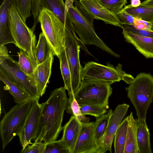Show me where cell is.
I'll use <instances>...</instances> for the list:
<instances>
[{
	"label": "cell",
	"instance_id": "6da1fadb",
	"mask_svg": "<svg viewBox=\"0 0 153 153\" xmlns=\"http://www.w3.org/2000/svg\"><path fill=\"white\" fill-rule=\"evenodd\" d=\"M66 90L65 86L55 89L47 100L41 104L38 123L33 139L34 142L47 143L56 141L63 130L62 123L68 103Z\"/></svg>",
	"mask_w": 153,
	"mask_h": 153
},
{
	"label": "cell",
	"instance_id": "7a4b0ae2",
	"mask_svg": "<svg viewBox=\"0 0 153 153\" xmlns=\"http://www.w3.org/2000/svg\"><path fill=\"white\" fill-rule=\"evenodd\" d=\"M74 6L68 10V14L75 31L85 44L94 45L112 56L119 57L96 33L93 27L94 17L82 8L79 1L74 0Z\"/></svg>",
	"mask_w": 153,
	"mask_h": 153
},
{
	"label": "cell",
	"instance_id": "3957f363",
	"mask_svg": "<svg viewBox=\"0 0 153 153\" xmlns=\"http://www.w3.org/2000/svg\"><path fill=\"white\" fill-rule=\"evenodd\" d=\"M126 89L135 109L137 119L146 121L147 111L153 100V76L150 73H140Z\"/></svg>",
	"mask_w": 153,
	"mask_h": 153
},
{
	"label": "cell",
	"instance_id": "277c9868",
	"mask_svg": "<svg viewBox=\"0 0 153 153\" xmlns=\"http://www.w3.org/2000/svg\"><path fill=\"white\" fill-rule=\"evenodd\" d=\"M9 22L16 46L27 53L34 69L38 65L35 54L36 39L34 29L29 28L19 13L15 0H12L9 9Z\"/></svg>",
	"mask_w": 153,
	"mask_h": 153
},
{
	"label": "cell",
	"instance_id": "5b68a950",
	"mask_svg": "<svg viewBox=\"0 0 153 153\" xmlns=\"http://www.w3.org/2000/svg\"><path fill=\"white\" fill-rule=\"evenodd\" d=\"M38 21L53 55L58 58L65 49L64 25L53 13L46 8L40 10Z\"/></svg>",
	"mask_w": 153,
	"mask_h": 153
},
{
	"label": "cell",
	"instance_id": "8992f818",
	"mask_svg": "<svg viewBox=\"0 0 153 153\" xmlns=\"http://www.w3.org/2000/svg\"><path fill=\"white\" fill-rule=\"evenodd\" d=\"M32 100L17 104L4 116L0 123L2 151L23 128L31 109Z\"/></svg>",
	"mask_w": 153,
	"mask_h": 153
},
{
	"label": "cell",
	"instance_id": "52a82bcc",
	"mask_svg": "<svg viewBox=\"0 0 153 153\" xmlns=\"http://www.w3.org/2000/svg\"><path fill=\"white\" fill-rule=\"evenodd\" d=\"M0 67L12 81L29 96L32 100H39L40 97L32 76H28L22 71L17 62L9 55L4 45L0 46Z\"/></svg>",
	"mask_w": 153,
	"mask_h": 153
},
{
	"label": "cell",
	"instance_id": "ba28073f",
	"mask_svg": "<svg viewBox=\"0 0 153 153\" xmlns=\"http://www.w3.org/2000/svg\"><path fill=\"white\" fill-rule=\"evenodd\" d=\"M111 84L101 81H82L74 96L80 106L94 105L108 108V99L112 92Z\"/></svg>",
	"mask_w": 153,
	"mask_h": 153
},
{
	"label": "cell",
	"instance_id": "9c48e42d",
	"mask_svg": "<svg viewBox=\"0 0 153 153\" xmlns=\"http://www.w3.org/2000/svg\"><path fill=\"white\" fill-rule=\"evenodd\" d=\"M130 75L122 70V65L120 64L114 67L110 64L105 65L90 62L82 68L81 78L82 81H98L112 84L122 80L125 82Z\"/></svg>",
	"mask_w": 153,
	"mask_h": 153
},
{
	"label": "cell",
	"instance_id": "30bf717a",
	"mask_svg": "<svg viewBox=\"0 0 153 153\" xmlns=\"http://www.w3.org/2000/svg\"><path fill=\"white\" fill-rule=\"evenodd\" d=\"M80 46L75 38L65 28V49L71 74V86L73 94L77 91L82 83L79 54Z\"/></svg>",
	"mask_w": 153,
	"mask_h": 153
},
{
	"label": "cell",
	"instance_id": "8fae6325",
	"mask_svg": "<svg viewBox=\"0 0 153 153\" xmlns=\"http://www.w3.org/2000/svg\"><path fill=\"white\" fill-rule=\"evenodd\" d=\"M39 100L32 101L31 109L24 125L18 134L20 143L24 149L28 144H32L33 139L36 132L40 116L41 104Z\"/></svg>",
	"mask_w": 153,
	"mask_h": 153
},
{
	"label": "cell",
	"instance_id": "7c38bea8",
	"mask_svg": "<svg viewBox=\"0 0 153 153\" xmlns=\"http://www.w3.org/2000/svg\"><path fill=\"white\" fill-rule=\"evenodd\" d=\"M79 1L82 7L95 19L121 27V22L117 15L108 10L98 0H79Z\"/></svg>",
	"mask_w": 153,
	"mask_h": 153
},
{
	"label": "cell",
	"instance_id": "4fadbf2b",
	"mask_svg": "<svg viewBox=\"0 0 153 153\" xmlns=\"http://www.w3.org/2000/svg\"><path fill=\"white\" fill-rule=\"evenodd\" d=\"M129 107L128 105L124 103L119 104L116 108L106 129L102 146V153H105L107 151L111 152L112 145L115 134Z\"/></svg>",
	"mask_w": 153,
	"mask_h": 153
},
{
	"label": "cell",
	"instance_id": "5bb4252c",
	"mask_svg": "<svg viewBox=\"0 0 153 153\" xmlns=\"http://www.w3.org/2000/svg\"><path fill=\"white\" fill-rule=\"evenodd\" d=\"M47 8L53 13L64 25L65 28L77 40L72 23L68 14L64 0H40V10Z\"/></svg>",
	"mask_w": 153,
	"mask_h": 153
},
{
	"label": "cell",
	"instance_id": "9a60e30c",
	"mask_svg": "<svg viewBox=\"0 0 153 153\" xmlns=\"http://www.w3.org/2000/svg\"><path fill=\"white\" fill-rule=\"evenodd\" d=\"M82 126L73 153H97L94 141L95 122Z\"/></svg>",
	"mask_w": 153,
	"mask_h": 153
},
{
	"label": "cell",
	"instance_id": "2e32d148",
	"mask_svg": "<svg viewBox=\"0 0 153 153\" xmlns=\"http://www.w3.org/2000/svg\"><path fill=\"white\" fill-rule=\"evenodd\" d=\"M53 56L51 51L46 59L35 68L32 75L40 97L45 93L47 84L51 76Z\"/></svg>",
	"mask_w": 153,
	"mask_h": 153
},
{
	"label": "cell",
	"instance_id": "e0dca14e",
	"mask_svg": "<svg viewBox=\"0 0 153 153\" xmlns=\"http://www.w3.org/2000/svg\"><path fill=\"white\" fill-rule=\"evenodd\" d=\"M12 0H4L0 7V46L16 42L10 29L9 9Z\"/></svg>",
	"mask_w": 153,
	"mask_h": 153
},
{
	"label": "cell",
	"instance_id": "ac0fdd59",
	"mask_svg": "<svg viewBox=\"0 0 153 153\" xmlns=\"http://www.w3.org/2000/svg\"><path fill=\"white\" fill-rule=\"evenodd\" d=\"M82 127V125L73 116L63 127L61 139L70 153H73Z\"/></svg>",
	"mask_w": 153,
	"mask_h": 153
},
{
	"label": "cell",
	"instance_id": "d6986e66",
	"mask_svg": "<svg viewBox=\"0 0 153 153\" xmlns=\"http://www.w3.org/2000/svg\"><path fill=\"white\" fill-rule=\"evenodd\" d=\"M126 40L132 44L147 58H153V38L123 31Z\"/></svg>",
	"mask_w": 153,
	"mask_h": 153
},
{
	"label": "cell",
	"instance_id": "ffe728a7",
	"mask_svg": "<svg viewBox=\"0 0 153 153\" xmlns=\"http://www.w3.org/2000/svg\"><path fill=\"white\" fill-rule=\"evenodd\" d=\"M113 112L112 110L110 109L104 114L96 118L94 141L97 153H102L105 135Z\"/></svg>",
	"mask_w": 153,
	"mask_h": 153
},
{
	"label": "cell",
	"instance_id": "44dd1931",
	"mask_svg": "<svg viewBox=\"0 0 153 153\" xmlns=\"http://www.w3.org/2000/svg\"><path fill=\"white\" fill-rule=\"evenodd\" d=\"M0 80L5 85V88L9 91L14 99V102L17 104H22L31 100L29 96L12 81L1 67Z\"/></svg>",
	"mask_w": 153,
	"mask_h": 153
},
{
	"label": "cell",
	"instance_id": "7402d4cb",
	"mask_svg": "<svg viewBox=\"0 0 153 153\" xmlns=\"http://www.w3.org/2000/svg\"><path fill=\"white\" fill-rule=\"evenodd\" d=\"M136 138L139 153H152L149 130L146 121L136 119Z\"/></svg>",
	"mask_w": 153,
	"mask_h": 153
},
{
	"label": "cell",
	"instance_id": "603a6c76",
	"mask_svg": "<svg viewBox=\"0 0 153 153\" xmlns=\"http://www.w3.org/2000/svg\"><path fill=\"white\" fill-rule=\"evenodd\" d=\"M128 117V124L124 153H139L136 138V122L130 113Z\"/></svg>",
	"mask_w": 153,
	"mask_h": 153
},
{
	"label": "cell",
	"instance_id": "cb8c5ba5",
	"mask_svg": "<svg viewBox=\"0 0 153 153\" xmlns=\"http://www.w3.org/2000/svg\"><path fill=\"white\" fill-rule=\"evenodd\" d=\"M123 9L135 18L153 23V6H140L134 7L129 4L125 6Z\"/></svg>",
	"mask_w": 153,
	"mask_h": 153
},
{
	"label": "cell",
	"instance_id": "d4e9b609",
	"mask_svg": "<svg viewBox=\"0 0 153 153\" xmlns=\"http://www.w3.org/2000/svg\"><path fill=\"white\" fill-rule=\"evenodd\" d=\"M128 124L127 116L121 122L117 130L114 141L115 153H124Z\"/></svg>",
	"mask_w": 153,
	"mask_h": 153
},
{
	"label": "cell",
	"instance_id": "484cf974",
	"mask_svg": "<svg viewBox=\"0 0 153 153\" xmlns=\"http://www.w3.org/2000/svg\"><path fill=\"white\" fill-rule=\"evenodd\" d=\"M58 58L60 62V69L64 83V86L68 91L69 96L73 95L71 86V72L65 49Z\"/></svg>",
	"mask_w": 153,
	"mask_h": 153
},
{
	"label": "cell",
	"instance_id": "4316f807",
	"mask_svg": "<svg viewBox=\"0 0 153 153\" xmlns=\"http://www.w3.org/2000/svg\"><path fill=\"white\" fill-rule=\"evenodd\" d=\"M51 51L45 36L42 32L41 33L35 48V54L38 65L46 59Z\"/></svg>",
	"mask_w": 153,
	"mask_h": 153
},
{
	"label": "cell",
	"instance_id": "83f0119b",
	"mask_svg": "<svg viewBox=\"0 0 153 153\" xmlns=\"http://www.w3.org/2000/svg\"><path fill=\"white\" fill-rule=\"evenodd\" d=\"M66 112L74 116L82 125L89 123L90 118L82 114L80 106L74 95L69 96Z\"/></svg>",
	"mask_w": 153,
	"mask_h": 153
},
{
	"label": "cell",
	"instance_id": "f1b7e54d",
	"mask_svg": "<svg viewBox=\"0 0 153 153\" xmlns=\"http://www.w3.org/2000/svg\"><path fill=\"white\" fill-rule=\"evenodd\" d=\"M17 53L19 56V61L17 62L19 67L27 75L32 76L34 69L27 52L23 50L19 49V52Z\"/></svg>",
	"mask_w": 153,
	"mask_h": 153
},
{
	"label": "cell",
	"instance_id": "f546056e",
	"mask_svg": "<svg viewBox=\"0 0 153 153\" xmlns=\"http://www.w3.org/2000/svg\"><path fill=\"white\" fill-rule=\"evenodd\" d=\"M100 3L109 11L117 15L123 10L127 0H98Z\"/></svg>",
	"mask_w": 153,
	"mask_h": 153
},
{
	"label": "cell",
	"instance_id": "4dcf8cb0",
	"mask_svg": "<svg viewBox=\"0 0 153 153\" xmlns=\"http://www.w3.org/2000/svg\"><path fill=\"white\" fill-rule=\"evenodd\" d=\"M16 9L23 20L26 22L32 14L31 0H15Z\"/></svg>",
	"mask_w": 153,
	"mask_h": 153
},
{
	"label": "cell",
	"instance_id": "1f68e13d",
	"mask_svg": "<svg viewBox=\"0 0 153 153\" xmlns=\"http://www.w3.org/2000/svg\"><path fill=\"white\" fill-rule=\"evenodd\" d=\"M105 107L94 105H86L80 106L82 114L84 115L94 116L96 118L104 114L108 111Z\"/></svg>",
	"mask_w": 153,
	"mask_h": 153
},
{
	"label": "cell",
	"instance_id": "d6a6232c",
	"mask_svg": "<svg viewBox=\"0 0 153 153\" xmlns=\"http://www.w3.org/2000/svg\"><path fill=\"white\" fill-rule=\"evenodd\" d=\"M44 153H70L61 139L46 144Z\"/></svg>",
	"mask_w": 153,
	"mask_h": 153
},
{
	"label": "cell",
	"instance_id": "836d02e7",
	"mask_svg": "<svg viewBox=\"0 0 153 153\" xmlns=\"http://www.w3.org/2000/svg\"><path fill=\"white\" fill-rule=\"evenodd\" d=\"M123 31L131 33L136 35L153 38V31L137 29L132 25L124 24L121 23Z\"/></svg>",
	"mask_w": 153,
	"mask_h": 153
},
{
	"label": "cell",
	"instance_id": "e575fe53",
	"mask_svg": "<svg viewBox=\"0 0 153 153\" xmlns=\"http://www.w3.org/2000/svg\"><path fill=\"white\" fill-rule=\"evenodd\" d=\"M46 143L41 141L34 142L32 144H28L23 150L22 153H44Z\"/></svg>",
	"mask_w": 153,
	"mask_h": 153
},
{
	"label": "cell",
	"instance_id": "d590c367",
	"mask_svg": "<svg viewBox=\"0 0 153 153\" xmlns=\"http://www.w3.org/2000/svg\"><path fill=\"white\" fill-rule=\"evenodd\" d=\"M40 0H31V12L34 22L33 27H36L39 22L38 18L40 12Z\"/></svg>",
	"mask_w": 153,
	"mask_h": 153
},
{
	"label": "cell",
	"instance_id": "8d00e7d4",
	"mask_svg": "<svg viewBox=\"0 0 153 153\" xmlns=\"http://www.w3.org/2000/svg\"><path fill=\"white\" fill-rule=\"evenodd\" d=\"M117 15L122 23L129 25H133L135 17L123 9L118 13Z\"/></svg>",
	"mask_w": 153,
	"mask_h": 153
},
{
	"label": "cell",
	"instance_id": "74e56055",
	"mask_svg": "<svg viewBox=\"0 0 153 153\" xmlns=\"http://www.w3.org/2000/svg\"><path fill=\"white\" fill-rule=\"evenodd\" d=\"M132 25L138 29L151 30V23L137 18L135 17L134 22Z\"/></svg>",
	"mask_w": 153,
	"mask_h": 153
},
{
	"label": "cell",
	"instance_id": "f35d334b",
	"mask_svg": "<svg viewBox=\"0 0 153 153\" xmlns=\"http://www.w3.org/2000/svg\"><path fill=\"white\" fill-rule=\"evenodd\" d=\"M141 3L140 0H131L130 5L132 7H136L139 6Z\"/></svg>",
	"mask_w": 153,
	"mask_h": 153
},
{
	"label": "cell",
	"instance_id": "ab89813d",
	"mask_svg": "<svg viewBox=\"0 0 153 153\" xmlns=\"http://www.w3.org/2000/svg\"><path fill=\"white\" fill-rule=\"evenodd\" d=\"M144 5L153 6V0H145L141 3L140 6Z\"/></svg>",
	"mask_w": 153,
	"mask_h": 153
},
{
	"label": "cell",
	"instance_id": "60d3db41",
	"mask_svg": "<svg viewBox=\"0 0 153 153\" xmlns=\"http://www.w3.org/2000/svg\"><path fill=\"white\" fill-rule=\"evenodd\" d=\"M151 30L153 31V23H152V27L151 28Z\"/></svg>",
	"mask_w": 153,
	"mask_h": 153
}]
</instances>
